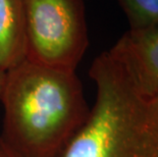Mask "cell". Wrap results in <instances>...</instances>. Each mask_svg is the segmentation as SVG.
<instances>
[{"label":"cell","instance_id":"6da1fadb","mask_svg":"<svg viewBox=\"0 0 158 157\" xmlns=\"http://www.w3.org/2000/svg\"><path fill=\"white\" fill-rule=\"evenodd\" d=\"M0 138L16 157H57L90 108L76 71L23 60L6 72Z\"/></svg>","mask_w":158,"mask_h":157},{"label":"cell","instance_id":"7a4b0ae2","mask_svg":"<svg viewBox=\"0 0 158 157\" xmlns=\"http://www.w3.org/2000/svg\"><path fill=\"white\" fill-rule=\"evenodd\" d=\"M95 102L85 123L57 157H158V98L140 93L109 51L89 71Z\"/></svg>","mask_w":158,"mask_h":157},{"label":"cell","instance_id":"3957f363","mask_svg":"<svg viewBox=\"0 0 158 157\" xmlns=\"http://www.w3.org/2000/svg\"><path fill=\"white\" fill-rule=\"evenodd\" d=\"M26 59L76 71L89 45L84 0H26Z\"/></svg>","mask_w":158,"mask_h":157},{"label":"cell","instance_id":"277c9868","mask_svg":"<svg viewBox=\"0 0 158 157\" xmlns=\"http://www.w3.org/2000/svg\"><path fill=\"white\" fill-rule=\"evenodd\" d=\"M109 51L122 62L140 93L158 95V22L130 29Z\"/></svg>","mask_w":158,"mask_h":157},{"label":"cell","instance_id":"5b68a950","mask_svg":"<svg viewBox=\"0 0 158 157\" xmlns=\"http://www.w3.org/2000/svg\"><path fill=\"white\" fill-rule=\"evenodd\" d=\"M26 0H0V68L26 60Z\"/></svg>","mask_w":158,"mask_h":157},{"label":"cell","instance_id":"8992f818","mask_svg":"<svg viewBox=\"0 0 158 157\" xmlns=\"http://www.w3.org/2000/svg\"><path fill=\"white\" fill-rule=\"evenodd\" d=\"M130 23L139 29L158 22V0H117Z\"/></svg>","mask_w":158,"mask_h":157},{"label":"cell","instance_id":"52a82bcc","mask_svg":"<svg viewBox=\"0 0 158 157\" xmlns=\"http://www.w3.org/2000/svg\"><path fill=\"white\" fill-rule=\"evenodd\" d=\"M0 157H16L10 150L4 145V143L2 142L1 138H0Z\"/></svg>","mask_w":158,"mask_h":157},{"label":"cell","instance_id":"ba28073f","mask_svg":"<svg viewBox=\"0 0 158 157\" xmlns=\"http://www.w3.org/2000/svg\"><path fill=\"white\" fill-rule=\"evenodd\" d=\"M5 72H3L1 68H0V96H1L2 93V89H3V85H4V80H5Z\"/></svg>","mask_w":158,"mask_h":157},{"label":"cell","instance_id":"9c48e42d","mask_svg":"<svg viewBox=\"0 0 158 157\" xmlns=\"http://www.w3.org/2000/svg\"><path fill=\"white\" fill-rule=\"evenodd\" d=\"M157 98H158V95H157Z\"/></svg>","mask_w":158,"mask_h":157}]
</instances>
